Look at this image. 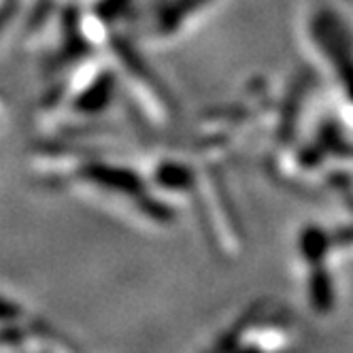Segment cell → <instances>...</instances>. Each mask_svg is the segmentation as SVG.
Listing matches in <instances>:
<instances>
[{
    "label": "cell",
    "mask_w": 353,
    "mask_h": 353,
    "mask_svg": "<svg viewBox=\"0 0 353 353\" xmlns=\"http://www.w3.org/2000/svg\"><path fill=\"white\" fill-rule=\"evenodd\" d=\"M234 353H262V349L260 347H245V349H239V351H234Z\"/></svg>",
    "instance_id": "7a4b0ae2"
},
{
    "label": "cell",
    "mask_w": 353,
    "mask_h": 353,
    "mask_svg": "<svg viewBox=\"0 0 353 353\" xmlns=\"http://www.w3.org/2000/svg\"><path fill=\"white\" fill-rule=\"evenodd\" d=\"M311 302L315 311L319 313H327L334 307V290H332V281H330V274H327L321 264L315 266V270L311 272Z\"/></svg>",
    "instance_id": "6da1fadb"
}]
</instances>
